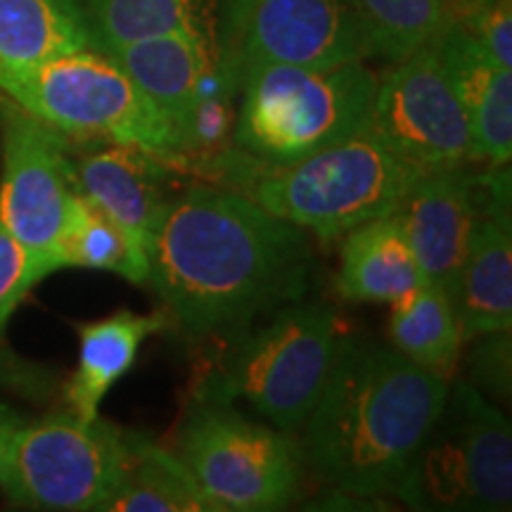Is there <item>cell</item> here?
<instances>
[{
	"label": "cell",
	"instance_id": "6da1fadb",
	"mask_svg": "<svg viewBox=\"0 0 512 512\" xmlns=\"http://www.w3.org/2000/svg\"><path fill=\"white\" fill-rule=\"evenodd\" d=\"M309 233L228 185L174 197L150 247L147 285L171 328L190 339L233 335L309 290Z\"/></svg>",
	"mask_w": 512,
	"mask_h": 512
},
{
	"label": "cell",
	"instance_id": "7a4b0ae2",
	"mask_svg": "<svg viewBox=\"0 0 512 512\" xmlns=\"http://www.w3.org/2000/svg\"><path fill=\"white\" fill-rule=\"evenodd\" d=\"M448 384L392 344L342 337L328 384L299 430L306 467L349 498L394 496Z\"/></svg>",
	"mask_w": 512,
	"mask_h": 512
},
{
	"label": "cell",
	"instance_id": "3957f363",
	"mask_svg": "<svg viewBox=\"0 0 512 512\" xmlns=\"http://www.w3.org/2000/svg\"><path fill=\"white\" fill-rule=\"evenodd\" d=\"M211 166L221 185L330 245L363 223L396 214L425 171L366 131L290 164H261L230 147Z\"/></svg>",
	"mask_w": 512,
	"mask_h": 512
},
{
	"label": "cell",
	"instance_id": "277c9868",
	"mask_svg": "<svg viewBox=\"0 0 512 512\" xmlns=\"http://www.w3.org/2000/svg\"><path fill=\"white\" fill-rule=\"evenodd\" d=\"M0 95L67 140L131 145L185 166L181 133L171 119L95 46L34 67H0Z\"/></svg>",
	"mask_w": 512,
	"mask_h": 512
},
{
	"label": "cell",
	"instance_id": "5b68a950",
	"mask_svg": "<svg viewBox=\"0 0 512 512\" xmlns=\"http://www.w3.org/2000/svg\"><path fill=\"white\" fill-rule=\"evenodd\" d=\"M235 330L197 396L247 403L275 430H302L335 366L342 332L325 304H285Z\"/></svg>",
	"mask_w": 512,
	"mask_h": 512
},
{
	"label": "cell",
	"instance_id": "8992f818",
	"mask_svg": "<svg viewBox=\"0 0 512 512\" xmlns=\"http://www.w3.org/2000/svg\"><path fill=\"white\" fill-rule=\"evenodd\" d=\"M375 86L366 60L254 64L240 79L233 150L261 164H290L335 145L366 124Z\"/></svg>",
	"mask_w": 512,
	"mask_h": 512
},
{
	"label": "cell",
	"instance_id": "52a82bcc",
	"mask_svg": "<svg viewBox=\"0 0 512 512\" xmlns=\"http://www.w3.org/2000/svg\"><path fill=\"white\" fill-rule=\"evenodd\" d=\"M171 451L214 512L285 510L302 496L306 458L299 441L249 420L235 403L197 396Z\"/></svg>",
	"mask_w": 512,
	"mask_h": 512
},
{
	"label": "cell",
	"instance_id": "ba28073f",
	"mask_svg": "<svg viewBox=\"0 0 512 512\" xmlns=\"http://www.w3.org/2000/svg\"><path fill=\"white\" fill-rule=\"evenodd\" d=\"M394 498L413 510H510V420L475 384L467 380L448 384L444 408L413 456Z\"/></svg>",
	"mask_w": 512,
	"mask_h": 512
},
{
	"label": "cell",
	"instance_id": "9c48e42d",
	"mask_svg": "<svg viewBox=\"0 0 512 512\" xmlns=\"http://www.w3.org/2000/svg\"><path fill=\"white\" fill-rule=\"evenodd\" d=\"M133 432L72 411L22 422L0 489L31 510H102L124 479Z\"/></svg>",
	"mask_w": 512,
	"mask_h": 512
},
{
	"label": "cell",
	"instance_id": "30bf717a",
	"mask_svg": "<svg viewBox=\"0 0 512 512\" xmlns=\"http://www.w3.org/2000/svg\"><path fill=\"white\" fill-rule=\"evenodd\" d=\"M361 131L425 174L475 162L470 121L430 43L377 74Z\"/></svg>",
	"mask_w": 512,
	"mask_h": 512
},
{
	"label": "cell",
	"instance_id": "8fae6325",
	"mask_svg": "<svg viewBox=\"0 0 512 512\" xmlns=\"http://www.w3.org/2000/svg\"><path fill=\"white\" fill-rule=\"evenodd\" d=\"M221 62L240 83L254 64L368 60L349 0H223Z\"/></svg>",
	"mask_w": 512,
	"mask_h": 512
},
{
	"label": "cell",
	"instance_id": "7c38bea8",
	"mask_svg": "<svg viewBox=\"0 0 512 512\" xmlns=\"http://www.w3.org/2000/svg\"><path fill=\"white\" fill-rule=\"evenodd\" d=\"M0 162V226L55 266L76 197L67 138L0 95Z\"/></svg>",
	"mask_w": 512,
	"mask_h": 512
},
{
	"label": "cell",
	"instance_id": "4fadbf2b",
	"mask_svg": "<svg viewBox=\"0 0 512 512\" xmlns=\"http://www.w3.org/2000/svg\"><path fill=\"white\" fill-rule=\"evenodd\" d=\"M479 214V174L467 164L427 171L396 209L427 283L451 299Z\"/></svg>",
	"mask_w": 512,
	"mask_h": 512
},
{
	"label": "cell",
	"instance_id": "5bb4252c",
	"mask_svg": "<svg viewBox=\"0 0 512 512\" xmlns=\"http://www.w3.org/2000/svg\"><path fill=\"white\" fill-rule=\"evenodd\" d=\"M171 164L131 145H102L72 157L74 188L117 223L150 259L152 238L174 202Z\"/></svg>",
	"mask_w": 512,
	"mask_h": 512
},
{
	"label": "cell",
	"instance_id": "9a60e30c",
	"mask_svg": "<svg viewBox=\"0 0 512 512\" xmlns=\"http://www.w3.org/2000/svg\"><path fill=\"white\" fill-rule=\"evenodd\" d=\"M467 114L475 162L508 164L512 157V72L456 24H441L430 41Z\"/></svg>",
	"mask_w": 512,
	"mask_h": 512
},
{
	"label": "cell",
	"instance_id": "2e32d148",
	"mask_svg": "<svg viewBox=\"0 0 512 512\" xmlns=\"http://www.w3.org/2000/svg\"><path fill=\"white\" fill-rule=\"evenodd\" d=\"M100 50L171 119L185 147L192 107L221 64L219 36L166 34Z\"/></svg>",
	"mask_w": 512,
	"mask_h": 512
},
{
	"label": "cell",
	"instance_id": "e0dca14e",
	"mask_svg": "<svg viewBox=\"0 0 512 512\" xmlns=\"http://www.w3.org/2000/svg\"><path fill=\"white\" fill-rule=\"evenodd\" d=\"M169 328L171 320L164 311L136 313L128 309L76 325L79 358L67 382L69 411L81 420L100 418L102 401L114 384L136 366L140 347Z\"/></svg>",
	"mask_w": 512,
	"mask_h": 512
},
{
	"label": "cell",
	"instance_id": "ac0fdd59",
	"mask_svg": "<svg viewBox=\"0 0 512 512\" xmlns=\"http://www.w3.org/2000/svg\"><path fill=\"white\" fill-rule=\"evenodd\" d=\"M451 304L463 339L512 328L510 219L479 211Z\"/></svg>",
	"mask_w": 512,
	"mask_h": 512
},
{
	"label": "cell",
	"instance_id": "d6986e66",
	"mask_svg": "<svg viewBox=\"0 0 512 512\" xmlns=\"http://www.w3.org/2000/svg\"><path fill=\"white\" fill-rule=\"evenodd\" d=\"M425 283L396 216H382L344 235L337 290L349 302L392 304Z\"/></svg>",
	"mask_w": 512,
	"mask_h": 512
},
{
	"label": "cell",
	"instance_id": "ffe728a7",
	"mask_svg": "<svg viewBox=\"0 0 512 512\" xmlns=\"http://www.w3.org/2000/svg\"><path fill=\"white\" fill-rule=\"evenodd\" d=\"M93 46L79 0H0V67H34Z\"/></svg>",
	"mask_w": 512,
	"mask_h": 512
},
{
	"label": "cell",
	"instance_id": "44dd1931",
	"mask_svg": "<svg viewBox=\"0 0 512 512\" xmlns=\"http://www.w3.org/2000/svg\"><path fill=\"white\" fill-rule=\"evenodd\" d=\"M95 48L166 34L219 36V0H79Z\"/></svg>",
	"mask_w": 512,
	"mask_h": 512
},
{
	"label": "cell",
	"instance_id": "7402d4cb",
	"mask_svg": "<svg viewBox=\"0 0 512 512\" xmlns=\"http://www.w3.org/2000/svg\"><path fill=\"white\" fill-rule=\"evenodd\" d=\"M389 306L392 347L415 366L451 380L465 339L448 294L425 280Z\"/></svg>",
	"mask_w": 512,
	"mask_h": 512
},
{
	"label": "cell",
	"instance_id": "603a6c76",
	"mask_svg": "<svg viewBox=\"0 0 512 512\" xmlns=\"http://www.w3.org/2000/svg\"><path fill=\"white\" fill-rule=\"evenodd\" d=\"M100 512H214L171 448L133 432L124 479Z\"/></svg>",
	"mask_w": 512,
	"mask_h": 512
},
{
	"label": "cell",
	"instance_id": "cb8c5ba5",
	"mask_svg": "<svg viewBox=\"0 0 512 512\" xmlns=\"http://www.w3.org/2000/svg\"><path fill=\"white\" fill-rule=\"evenodd\" d=\"M53 261L62 268H91L110 271L133 285H147L150 259L138 252L131 238L98 207L76 192L69 219L57 240Z\"/></svg>",
	"mask_w": 512,
	"mask_h": 512
},
{
	"label": "cell",
	"instance_id": "d4e9b609",
	"mask_svg": "<svg viewBox=\"0 0 512 512\" xmlns=\"http://www.w3.org/2000/svg\"><path fill=\"white\" fill-rule=\"evenodd\" d=\"M451 0H349L368 57L399 62L427 46Z\"/></svg>",
	"mask_w": 512,
	"mask_h": 512
},
{
	"label": "cell",
	"instance_id": "484cf974",
	"mask_svg": "<svg viewBox=\"0 0 512 512\" xmlns=\"http://www.w3.org/2000/svg\"><path fill=\"white\" fill-rule=\"evenodd\" d=\"M446 22L456 24L498 64L512 69V0H451Z\"/></svg>",
	"mask_w": 512,
	"mask_h": 512
},
{
	"label": "cell",
	"instance_id": "4316f807",
	"mask_svg": "<svg viewBox=\"0 0 512 512\" xmlns=\"http://www.w3.org/2000/svg\"><path fill=\"white\" fill-rule=\"evenodd\" d=\"M53 273L55 266L46 256L31 252L0 226V335L27 294Z\"/></svg>",
	"mask_w": 512,
	"mask_h": 512
},
{
	"label": "cell",
	"instance_id": "83f0119b",
	"mask_svg": "<svg viewBox=\"0 0 512 512\" xmlns=\"http://www.w3.org/2000/svg\"><path fill=\"white\" fill-rule=\"evenodd\" d=\"M475 339V351H472L470 356L472 377H475L479 389H484L486 394L494 396L498 403L508 401L512 377L510 330L486 332V335H479Z\"/></svg>",
	"mask_w": 512,
	"mask_h": 512
},
{
	"label": "cell",
	"instance_id": "f1b7e54d",
	"mask_svg": "<svg viewBox=\"0 0 512 512\" xmlns=\"http://www.w3.org/2000/svg\"><path fill=\"white\" fill-rule=\"evenodd\" d=\"M24 418L17 411H12L8 403L0 401V486H3L5 479V467H8V458H10V446L12 439L19 427H22Z\"/></svg>",
	"mask_w": 512,
	"mask_h": 512
}]
</instances>
